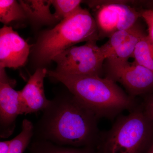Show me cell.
Masks as SVG:
<instances>
[{"label": "cell", "mask_w": 153, "mask_h": 153, "mask_svg": "<svg viewBox=\"0 0 153 153\" xmlns=\"http://www.w3.org/2000/svg\"><path fill=\"white\" fill-rule=\"evenodd\" d=\"M30 151V153H98L95 147L64 146L44 140L33 141Z\"/></svg>", "instance_id": "13"}, {"label": "cell", "mask_w": 153, "mask_h": 153, "mask_svg": "<svg viewBox=\"0 0 153 153\" xmlns=\"http://www.w3.org/2000/svg\"><path fill=\"white\" fill-rule=\"evenodd\" d=\"M140 3L146 8L145 10H153V1H142Z\"/></svg>", "instance_id": "21"}, {"label": "cell", "mask_w": 153, "mask_h": 153, "mask_svg": "<svg viewBox=\"0 0 153 153\" xmlns=\"http://www.w3.org/2000/svg\"><path fill=\"white\" fill-rule=\"evenodd\" d=\"M152 122L139 105L128 114L120 116L109 130L101 134L98 153H146Z\"/></svg>", "instance_id": "4"}, {"label": "cell", "mask_w": 153, "mask_h": 153, "mask_svg": "<svg viewBox=\"0 0 153 153\" xmlns=\"http://www.w3.org/2000/svg\"><path fill=\"white\" fill-rule=\"evenodd\" d=\"M34 134V125L30 121L24 120L22 122V131L11 140L8 153H24Z\"/></svg>", "instance_id": "15"}, {"label": "cell", "mask_w": 153, "mask_h": 153, "mask_svg": "<svg viewBox=\"0 0 153 153\" xmlns=\"http://www.w3.org/2000/svg\"><path fill=\"white\" fill-rule=\"evenodd\" d=\"M48 71L45 68L37 69L30 76L27 84L20 91L22 115L44 111L50 100L45 96L44 79Z\"/></svg>", "instance_id": "11"}, {"label": "cell", "mask_w": 153, "mask_h": 153, "mask_svg": "<svg viewBox=\"0 0 153 153\" xmlns=\"http://www.w3.org/2000/svg\"><path fill=\"white\" fill-rule=\"evenodd\" d=\"M146 35L138 22L131 27L113 34L107 42L101 46L106 60H128L132 57L137 44Z\"/></svg>", "instance_id": "10"}, {"label": "cell", "mask_w": 153, "mask_h": 153, "mask_svg": "<svg viewBox=\"0 0 153 153\" xmlns=\"http://www.w3.org/2000/svg\"><path fill=\"white\" fill-rule=\"evenodd\" d=\"M11 140L3 141L0 142V153H8Z\"/></svg>", "instance_id": "20"}, {"label": "cell", "mask_w": 153, "mask_h": 153, "mask_svg": "<svg viewBox=\"0 0 153 153\" xmlns=\"http://www.w3.org/2000/svg\"><path fill=\"white\" fill-rule=\"evenodd\" d=\"M31 46L11 27L0 30V68H17L25 65Z\"/></svg>", "instance_id": "9"}, {"label": "cell", "mask_w": 153, "mask_h": 153, "mask_svg": "<svg viewBox=\"0 0 153 153\" xmlns=\"http://www.w3.org/2000/svg\"><path fill=\"white\" fill-rule=\"evenodd\" d=\"M132 58L137 64L153 71V42L148 35L139 41Z\"/></svg>", "instance_id": "14"}, {"label": "cell", "mask_w": 153, "mask_h": 153, "mask_svg": "<svg viewBox=\"0 0 153 153\" xmlns=\"http://www.w3.org/2000/svg\"><path fill=\"white\" fill-rule=\"evenodd\" d=\"M47 75L63 83L99 119H112L124 111H131L139 105L134 97L106 76L62 74L55 70L48 71Z\"/></svg>", "instance_id": "2"}, {"label": "cell", "mask_w": 153, "mask_h": 153, "mask_svg": "<svg viewBox=\"0 0 153 153\" xmlns=\"http://www.w3.org/2000/svg\"><path fill=\"white\" fill-rule=\"evenodd\" d=\"M97 42L88 41L82 46H73L57 54L52 59L57 64L55 71L62 74L101 76L106 58Z\"/></svg>", "instance_id": "5"}, {"label": "cell", "mask_w": 153, "mask_h": 153, "mask_svg": "<svg viewBox=\"0 0 153 153\" xmlns=\"http://www.w3.org/2000/svg\"><path fill=\"white\" fill-rule=\"evenodd\" d=\"M34 126V140L73 147H97L99 119L69 91L50 100Z\"/></svg>", "instance_id": "1"}, {"label": "cell", "mask_w": 153, "mask_h": 153, "mask_svg": "<svg viewBox=\"0 0 153 153\" xmlns=\"http://www.w3.org/2000/svg\"><path fill=\"white\" fill-rule=\"evenodd\" d=\"M98 39L94 18L88 10L81 7L43 34L36 47V57L40 63H48L75 44Z\"/></svg>", "instance_id": "3"}, {"label": "cell", "mask_w": 153, "mask_h": 153, "mask_svg": "<svg viewBox=\"0 0 153 153\" xmlns=\"http://www.w3.org/2000/svg\"><path fill=\"white\" fill-rule=\"evenodd\" d=\"M106 77L120 82L129 95L136 96L153 91V71L134 61L105 60Z\"/></svg>", "instance_id": "6"}, {"label": "cell", "mask_w": 153, "mask_h": 153, "mask_svg": "<svg viewBox=\"0 0 153 153\" xmlns=\"http://www.w3.org/2000/svg\"><path fill=\"white\" fill-rule=\"evenodd\" d=\"M82 3L79 0H52L55 10L54 16L57 21H62L81 8Z\"/></svg>", "instance_id": "17"}, {"label": "cell", "mask_w": 153, "mask_h": 153, "mask_svg": "<svg viewBox=\"0 0 153 153\" xmlns=\"http://www.w3.org/2000/svg\"><path fill=\"white\" fill-rule=\"evenodd\" d=\"M16 82L7 75L5 68H0V136L2 138L13 134L16 120L22 115L20 91L14 89Z\"/></svg>", "instance_id": "8"}, {"label": "cell", "mask_w": 153, "mask_h": 153, "mask_svg": "<svg viewBox=\"0 0 153 153\" xmlns=\"http://www.w3.org/2000/svg\"><path fill=\"white\" fill-rule=\"evenodd\" d=\"M27 17L33 21L43 23H50L57 21L50 11L52 1L31 0L19 1Z\"/></svg>", "instance_id": "12"}, {"label": "cell", "mask_w": 153, "mask_h": 153, "mask_svg": "<svg viewBox=\"0 0 153 153\" xmlns=\"http://www.w3.org/2000/svg\"><path fill=\"white\" fill-rule=\"evenodd\" d=\"M143 109L147 117L153 122V95L146 100Z\"/></svg>", "instance_id": "19"}, {"label": "cell", "mask_w": 153, "mask_h": 153, "mask_svg": "<svg viewBox=\"0 0 153 153\" xmlns=\"http://www.w3.org/2000/svg\"><path fill=\"white\" fill-rule=\"evenodd\" d=\"M146 153H153V142L152 143Z\"/></svg>", "instance_id": "22"}, {"label": "cell", "mask_w": 153, "mask_h": 153, "mask_svg": "<svg viewBox=\"0 0 153 153\" xmlns=\"http://www.w3.org/2000/svg\"><path fill=\"white\" fill-rule=\"evenodd\" d=\"M141 18L146 22L148 28V36L153 42V10L143 9L140 10Z\"/></svg>", "instance_id": "18"}, {"label": "cell", "mask_w": 153, "mask_h": 153, "mask_svg": "<svg viewBox=\"0 0 153 153\" xmlns=\"http://www.w3.org/2000/svg\"><path fill=\"white\" fill-rule=\"evenodd\" d=\"M25 11L19 2L14 0L0 1V21L7 25L15 21L27 18Z\"/></svg>", "instance_id": "16"}, {"label": "cell", "mask_w": 153, "mask_h": 153, "mask_svg": "<svg viewBox=\"0 0 153 153\" xmlns=\"http://www.w3.org/2000/svg\"><path fill=\"white\" fill-rule=\"evenodd\" d=\"M140 18V10L123 3L99 5L94 18L99 38H109L116 32L131 27Z\"/></svg>", "instance_id": "7"}]
</instances>
